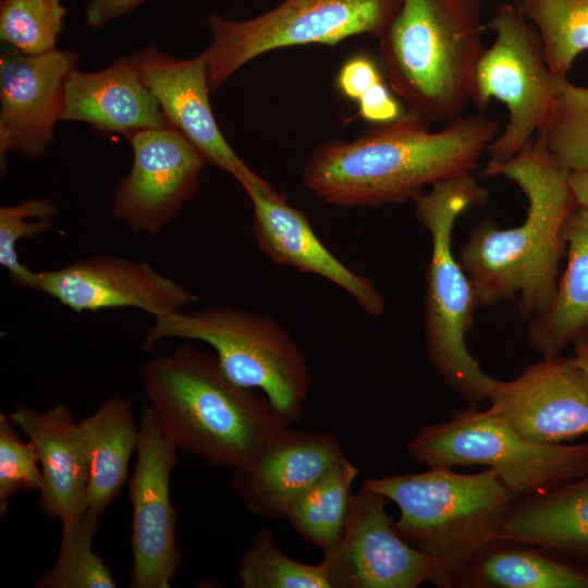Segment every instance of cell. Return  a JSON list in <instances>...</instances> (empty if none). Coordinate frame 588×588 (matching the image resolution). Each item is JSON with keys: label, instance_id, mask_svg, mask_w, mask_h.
Instances as JSON below:
<instances>
[{"label": "cell", "instance_id": "1", "mask_svg": "<svg viewBox=\"0 0 588 588\" xmlns=\"http://www.w3.org/2000/svg\"><path fill=\"white\" fill-rule=\"evenodd\" d=\"M499 130V122L474 113L431 131L429 123L408 112L351 142L320 144L306 160L302 181L330 205L403 203L420 195L426 185L471 172Z\"/></svg>", "mask_w": 588, "mask_h": 588}, {"label": "cell", "instance_id": "2", "mask_svg": "<svg viewBox=\"0 0 588 588\" xmlns=\"http://www.w3.org/2000/svg\"><path fill=\"white\" fill-rule=\"evenodd\" d=\"M514 182L527 198V213L516 226L476 224L467 234L458 261L471 282L479 306L512 301L525 318L543 313L559 283L566 253L563 224L576 206L562 166L536 136L493 176Z\"/></svg>", "mask_w": 588, "mask_h": 588}, {"label": "cell", "instance_id": "3", "mask_svg": "<svg viewBox=\"0 0 588 588\" xmlns=\"http://www.w3.org/2000/svg\"><path fill=\"white\" fill-rule=\"evenodd\" d=\"M147 404L179 452L211 466H245L287 425L259 390L232 381L215 353L182 342L143 362Z\"/></svg>", "mask_w": 588, "mask_h": 588}, {"label": "cell", "instance_id": "4", "mask_svg": "<svg viewBox=\"0 0 588 588\" xmlns=\"http://www.w3.org/2000/svg\"><path fill=\"white\" fill-rule=\"evenodd\" d=\"M360 487L393 501L397 534L430 566L428 583L454 588L456 580L495 540L519 498L486 468L461 474L446 467L367 478Z\"/></svg>", "mask_w": 588, "mask_h": 588}, {"label": "cell", "instance_id": "5", "mask_svg": "<svg viewBox=\"0 0 588 588\" xmlns=\"http://www.w3.org/2000/svg\"><path fill=\"white\" fill-rule=\"evenodd\" d=\"M482 29V0H400L378 37V62L409 113L430 125L463 115Z\"/></svg>", "mask_w": 588, "mask_h": 588}, {"label": "cell", "instance_id": "6", "mask_svg": "<svg viewBox=\"0 0 588 588\" xmlns=\"http://www.w3.org/2000/svg\"><path fill=\"white\" fill-rule=\"evenodd\" d=\"M489 198L471 172L431 185L414 198L415 217L431 235L425 275L424 330L429 362L443 381L468 404L487 401L495 379L469 353L465 338L479 303L452 252L455 221L470 206Z\"/></svg>", "mask_w": 588, "mask_h": 588}, {"label": "cell", "instance_id": "7", "mask_svg": "<svg viewBox=\"0 0 588 588\" xmlns=\"http://www.w3.org/2000/svg\"><path fill=\"white\" fill-rule=\"evenodd\" d=\"M171 338L209 345L232 381L262 392L289 426L303 420L313 377L302 350L271 317L230 306L180 310L155 318L142 350Z\"/></svg>", "mask_w": 588, "mask_h": 588}, {"label": "cell", "instance_id": "8", "mask_svg": "<svg viewBox=\"0 0 588 588\" xmlns=\"http://www.w3.org/2000/svg\"><path fill=\"white\" fill-rule=\"evenodd\" d=\"M406 450L414 462L427 467L486 466L518 497L542 492L588 471V442L529 440L477 404L452 412L445 421L421 427Z\"/></svg>", "mask_w": 588, "mask_h": 588}, {"label": "cell", "instance_id": "9", "mask_svg": "<svg viewBox=\"0 0 588 588\" xmlns=\"http://www.w3.org/2000/svg\"><path fill=\"white\" fill-rule=\"evenodd\" d=\"M400 0H283L248 20L210 13L205 57L211 91L249 61L292 46H333L357 35H381Z\"/></svg>", "mask_w": 588, "mask_h": 588}, {"label": "cell", "instance_id": "10", "mask_svg": "<svg viewBox=\"0 0 588 588\" xmlns=\"http://www.w3.org/2000/svg\"><path fill=\"white\" fill-rule=\"evenodd\" d=\"M494 33L475 66L470 102L482 112L492 98L509 110L504 132L489 145L483 176L514 158L541 127L552 94L554 75L548 68L537 29L516 4L500 3L486 25Z\"/></svg>", "mask_w": 588, "mask_h": 588}, {"label": "cell", "instance_id": "11", "mask_svg": "<svg viewBox=\"0 0 588 588\" xmlns=\"http://www.w3.org/2000/svg\"><path fill=\"white\" fill-rule=\"evenodd\" d=\"M177 449L147 403L139 411V440L130 477L132 505L131 588H170L182 567L176 542L177 512L170 499V477Z\"/></svg>", "mask_w": 588, "mask_h": 588}, {"label": "cell", "instance_id": "12", "mask_svg": "<svg viewBox=\"0 0 588 588\" xmlns=\"http://www.w3.org/2000/svg\"><path fill=\"white\" fill-rule=\"evenodd\" d=\"M128 142L133 163L115 188L112 215L133 234L156 235L194 198L207 162L172 126L140 131Z\"/></svg>", "mask_w": 588, "mask_h": 588}, {"label": "cell", "instance_id": "13", "mask_svg": "<svg viewBox=\"0 0 588 588\" xmlns=\"http://www.w3.org/2000/svg\"><path fill=\"white\" fill-rule=\"evenodd\" d=\"M78 54L54 49L26 54L7 47L0 54V169L7 171V156L42 160L54 142L53 130L61 121L64 83L76 68Z\"/></svg>", "mask_w": 588, "mask_h": 588}, {"label": "cell", "instance_id": "14", "mask_svg": "<svg viewBox=\"0 0 588 588\" xmlns=\"http://www.w3.org/2000/svg\"><path fill=\"white\" fill-rule=\"evenodd\" d=\"M489 413L523 437L543 444L588 433V373L574 357H542L514 379L497 380Z\"/></svg>", "mask_w": 588, "mask_h": 588}, {"label": "cell", "instance_id": "15", "mask_svg": "<svg viewBox=\"0 0 588 588\" xmlns=\"http://www.w3.org/2000/svg\"><path fill=\"white\" fill-rule=\"evenodd\" d=\"M385 501L364 487L354 494L343 534L322 560L331 588H416L428 583L427 559L397 534Z\"/></svg>", "mask_w": 588, "mask_h": 588}, {"label": "cell", "instance_id": "16", "mask_svg": "<svg viewBox=\"0 0 588 588\" xmlns=\"http://www.w3.org/2000/svg\"><path fill=\"white\" fill-rule=\"evenodd\" d=\"M38 293L81 314L133 307L156 317L183 310L196 296L149 264L112 254L39 272Z\"/></svg>", "mask_w": 588, "mask_h": 588}, {"label": "cell", "instance_id": "17", "mask_svg": "<svg viewBox=\"0 0 588 588\" xmlns=\"http://www.w3.org/2000/svg\"><path fill=\"white\" fill-rule=\"evenodd\" d=\"M131 57L171 126L207 163L233 175L244 189L266 181L236 155L219 130L209 102L211 89L203 53L184 59L145 46Z\"/></svg>", "mask_w": 588, "mask_h": 588}, {"label": "cell", "instance_id": "18", "mask_svg": "<svg viewBox=\"0 0 588 588\" xmlns=\"http://www.w3.org/2000/svg\"><path fill=\"white\" fill-rule=\"evenodd\" d=\"M345 458L335 436L285 427L248 464L233 469L230 487L254 515L285 518L293 500Z\"/></svg>", "mask_w": 588, "mask_h": 588}, {"label": "cell", "instance_id": "19", "mask_svg": "<svg viewBox=\"0 0 588 588\" xmlns=\"http://www.w3.org/2000/svg\"><path fill=\"white\" fill-rule=\"evenodd\" d=\"M245 192L254 208L253 234L270 260L320 275L348 293L368 315L383 314L385 302L372 280L351 270L323 245L305 211L290 206L267 181Z\"/></svg>", "mask_w": 588, "mask_h": 588}, {"label": "cell", "instance_id": "20", "mask_svg": "<svg viewBox=\"0 0 588 588\" xmlns=\"http://www.w3.org/2000/svg\"><path fill=\"white\" fill-rule=\"evenodd\" d=\"M35 445L42 474L38 510L62 529L85 513L89 465L78 421L63 402L40 412L23 403L9 415Z\"/></svg>", "mask_w": 588, "mask_h": 588}, {"label": "cell", "instance_id": "21", "mask_svg": "<svg viewBox=\"0 0 588 588\" xmlns=\"http://www.w3.org/2000/svg\"><path fill=\"white\" fill-rule=\"evenodd\" d=\"M61 121L83 122L127 139L144 130L171 126L131 54L97 72L73 69L64 83Z\"/></svg>", "mask_w": 588, "mask_h": 588}, {"label": "cell", "instance_id": "22", "mask_svg": "<svg viewBox=\"0 0 588 588\" xmlns=\"http://www.w3.org/2000/svg\"><path fill=\"white\" fill-rule=\"evenodd\" d=\"M567 267L554 297L529 318L526 339L542 357L563 355L569 345L588 340V208L575 206L563 224Z\"/></svg>", "mask_w": 588, "mask_h": 588}, {"label": "cell", "instance_id": "23", "mask_svg": "<svg viewBox=\"0 0 588 588\" xmlns=\"http://www.w3.org/2000/svg\"><path fill=\"white\" fill-rule=\"evenodd\" d=\"M499 539L540 546L588 563V471L542 492L519 497Z\"/></svg>", "mask_w": 588, "mask_h": 588}, {"label": "cell", "instance_id": "24", "mask_svg": "<svg viewBox=\"0 0 588 588\" xmlns=\"http://www.w3.org/2000/svg\"><path fill=\"white\" fill-rule=\"evenodd\" d=\"M78 425L89 465L85 511L101 517L130 479L128 464L137 449L139 422L132 401L113 393Z\"/></svg>", "mask_w": 588, "mask_h": 588}, {"label": "cell", "instance_id": "25", "mask_svg": "<svg viewBox=\"0 0 588 588\" xmlns=\"http://www.w3.org/2000/svg\"><path fill=\"white\" fill-rule=\"evenodd\" d=\"M454 587L588 588V567L540 546L498 539L471 563Z\"/></svg>", "mask_w": 588, "mask_h": 588}, {"label": "cell", "instance_id": "26", "mask_svg": "<svg viewBox=\"0 0 588 588\" xmlns=\"http://www.w3.org/2000/svg\"><path fill=\"white\" fill-rule=\"evenodd\" d=\"M358 468L346 457L290 504L286 517L308 542L330 552L339 542L351 510Z\"/></svg>", "mask_w": 588, "mask_h": 588}, {"label": "cell", "instance_id": "27", "mask_svg": "<svg viewBox=\"0 0 588 588\" xmlns=\"http://www.w3.org/2000/svg\"><path fill=\"white\" fill-rule=\"evenodd\" d=\"M537 29L549 70L566 77L576 57L588 50V0H518Z\"/></svg>", "mask_w": 588, "mask_h": 588}, {"label": "cell", "instance_id": "28", "mask_svg": "<svg viewBox=\"0 0 588 588\" xmlns=\"http://www.w3.org/2000/svg\"><path fill=\"white\" fill-rule=\"evenodd\" d=\"M537 136L571 172L588 169V87L554 76L547 115Z\"/></svg>", "mask_w": 588, "mask_h": 588}, {"label": "cell", "instance_id": "29", "mask_svg": "<svg viewBox=\"0 0 588 588\" xmlns=\"http://www.w3.org/2000/svg\"><path fill=\"white\" fill-rule=\"evenodd\" d=\"M100 522L101 517L85 511L78 520L62 529L56 562L34 579L33 586L36 588L118 587L110 568L93 548V538Z\"/></svg>", "mask_w": 588, "mask_h": 588}, {"label": "cell", "instance_id": "30", "mask_svg": "<svg viewBox=\"0 0 588 588\" xmlns=\"http://www.w3.org/2000/svg\"><path fill=\"white\" fill-rule=\"evenodd\" d=\"M237 575L242 588H331L323 561L313 565L287 558L270 528L254 534Z\"/></svg>", "mask_w": 588, "mask_h": 588}, {"label": "cell", "instance_id": "31", "mask_svg": "<svg viewBox=\"0 0 588 588\" xmlns=\"http://www.w3.org/2000/svg\"><path fill=\"white\" fill-rule=\"evenodd\" d=\"M65 14L61 0H0V39L26 54L54 50Z\"/></svg>", "mask_w": 588, "mask_h": 588}, {"label": "cell", "instance_id": "32", "mask_svg": "<svg viewBox=\"0 0 588 588\" xmlns=\"http://www.w3.org/2000/svg\"><path fill=\"white\" fill-rule=\"evenodd\" d=\"M59 208L51 198H29L0 208V265L7 269L13 285L38 293L39 272L23 265L16 244L24 237H36L53 230L52 219Z\"/></svg>", "mask_w": 588, "mask_h": 588}, {"label": "cell", "instance_id": "33", "mask_svg": "<svg viewBox=\"0 0 588 588\" xmlns=\"http://www.w3.org/2000/svg\"><path fill=\"white\" fill-rule=\"evenodd\" d=\"M10 417L0 414V515L7 514L12 497L40 491L42 474L35 445L19 437Z\"/></svg>", "mask_w": 588, "mask_h": 588}, {"label": "cell", "instance_id": "34", "mask_svg": "<svg viewBox=\"0 0 588 588\" xmlns=\"http://www.w3.org/2000/svg\"><path fill=\"white\" fill-rule=\"evenodd\" d=\"M382 79L385 78L379 62L366 53H358L346 59L341 65L335 86L344 98L357 101L363 94Z\"/></svg>", "mask_w": 588, "mask_h": 588}, {"label": "cell", "instance_id": "35", "mask_svg": "<svg viewBox=\"0 0 588 588\" xmlns=\"http://www.w3.org/2000/svg\"><path fill=\"white\" fill-rule=\"evenodd\" d=\"M356 102L359 118L372 125L388 124L408 113L385 79L375 84Z\"/></svg>", "mask_w": 588, "mask_h": 588}, {"label": "cell", "instance_id": "36", "mask_svg": "<svg viewBox=\"0 0 588 588\" xmlns=\"http://www.w3.org/2000/svg\"><path fill=\"white\" fill-rule=\"evenodd\" d=\"M145 1L147 0H90L85 10L86 23L91 28L102 27Z\"/></svg>", "mask_w": 588, "mask_h": 588}, {"label": "cell", "instance_id": "37", "mask_svg": "<svg viewBox=\"0 0 588 588\" xmlns=\"http://www.w3.org/2000/svg\"><path fill=\"white\" fill-rule=\"evenodd\" d=\"M568 184L575 204L588 208V169L571 172Z\"/></svg>", "mask_w": 588, "mask_h": 588}, {"label": "cell", "instance_id": "38", "mask_svg": "<svg viewBox=\"0 0 588 588\" xmlns=\"http://www.w3.org/2000/svg\"><path fill=\"white\" fill-rule=\"evenodd\" d=\"M574 358L577 364L588 373V340L574 345Z\"/></svg>", "mask_w": 588, "mask_h": 588}]
</instances>
